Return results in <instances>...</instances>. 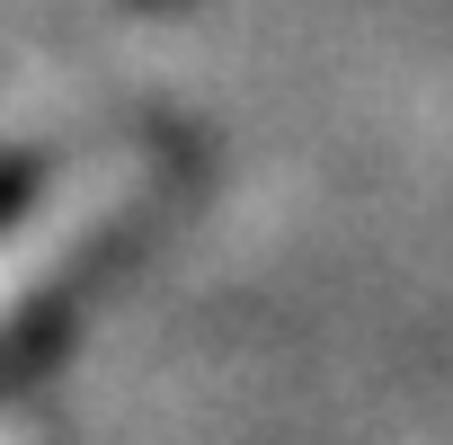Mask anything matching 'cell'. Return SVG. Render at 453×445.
Segmentation results:
<instances>
[{"mask_svg":"<svg viewBox=\"0 0 453 445\" xmlns=\"http://www.w3.org/2000/svg\"><path fill=\"white\" fill-rule=\"evenodd\" d=\"M187 178H196V160L169 152L151 187H134L125 205H107L89 232L63 250V268H45V277L19 294V312H0V401H19L27 383H45V374L72 356V339H81V321L98 312V294L151 259L160 222H169L178 196H187Z\"/></svg>","mask_w":453,"mask_h":445,"instance_id":"obj_1","label":"cell"},{"mask_svg":"<svg viewBox=\"0 0 453 445\" xmlns=\"http://www.w3.org/2000/svg\"><path fill=\"white\" fill-rule=\"evenodd\" d=\"M45 187H54V152L45 143H10L0 152V232H19Z\"/></svg>","mask_w":453,"mask_h":445,"instance_id":"obj_2","label":"cell"},{"mask_svg":"<svg viewBox=\"0 0 453 445\" xmlns=\"http://www.w3.org/2000/svg\"><path fill=\"white\" fill-rule=\"evenodd\" d=\"M125 10H178V0H125Z\"/></svg>","mask_w":453,"mask_h":445,"instance_id":"obj_3","label":"cell"}]
</instances>
